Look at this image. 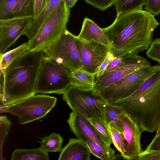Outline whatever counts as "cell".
<instances>
[{
  "mask_svg": "<svg viewBox=\"0 0 160 160\" xmlns=\"http://www.w3.org/2000/svg\"><path fill=\"white\" fill-rule=\"evenodd\" d=\"M160 24L154 15L140 9L117 15L112 24L102 29L115 58L148 49L152 42L153 32Z\"/></svg>",
  "mask_w": 160,
  "mask_h": 160,
  "instance_id": "cell-1",
  "label": "cell"
},
{
  "mask_svg": "<svg viewBox=\"0 0 160 160\" xmlns=\"http://www.w3.org/2000/svg\"><path fill=\"white\" fill-rule=\"evenodd\" d=\"M43 51H27L0 72L1 105L18 102L36 94Z\"/></svg>",
  "mask_w": 160,
  "mask_h": 160,
  "instance_id": "cell-2",
  "label": "cell"
},
{
  "mask_svg": "<svg viewBox=\"0 0 160 160\" xmlns=\"http://www.w3.org/2000/svg\"><path fill=\"white\" fill-rule=\"evenodd\" d=\"M133 93L111 104L121 106L137 122L142 132H153L160 125V64Z\"/></svg>",
  "mask_w": 160,
  "mask_h": 160,
  "instance_id": "cell-3",
  "label": "cell"
},
{
  "mask_svg": "<svg viewBox=\"0 0 160 160\" xmlns=\"http://www.w3.org/2000/svg\"><path fill=\"white\" fill-rule=\"evenodd\" d=\"M56 98L44 94H35L18 102L0 105L1 113H8L18 118L21 125L44 118L55 106Z\"/></svg>",
  "mask_w": 160,
  "mask_h": 160,
  "instance_id": "cell-4",
  "label": "cell"
},
{
  "mask_svg": "<svg viewBox=\"0 0 160 160\" xmlns=\"http://www.w3.org/2000/svg\"><path fill=\"white\" fill-rule=\"evenodd\" d=\"M71 72L45 56L37 81L35 93L62 94L71 85Z\"/></svg>",
  "mask_w": 160,
  "mask_h": 160,
  "instance_id": "cell-5",
  "label": "cell"
},
{
  "mask_svg": "<svg viewBox=\"0 0 160 160\" xmlns=\"http://www.w3.org/2000/svg\"><path fill=\"white\" fill-rule=\"evenodd\" d=\"M70 14V9L67 8L64 2H62L35 37L27 42L28 50L43 51L57 39L66 29Z\"/></svg>",
  "mask_w": 160,
  "mask_h": 160,
  "instance_id": "cell-6",
  "label": "cell"
},
{
  "mask_svg": "<svg viewBox=\"0 0 160 160\" xmlns=\"http://www.w3.org/2000/svg\"><path fill=\"white\" fill-rule=\"evenodd\" d=\"M153 67H142L112 84L94 92L105 102L111 103L131 95L152 74Z\"/></svg>",
  "mask_w": 160,
  "mask_h": 160,
  "instance_id": "cell-7",
  "label": "cell"
},
{
  "mask_svg": "<svg viewBox=\"0 0 160 160\" xmlns=\"http://www.w3.org/2000/svg\"><path fill=\"white\" fill-rule=\"evenodd\" d=\"M76 38L66 29L57 39L43 50L45 56L71 72L81 68Z\"/></svg>",
  "mask_w": 160,
  "mask_h": 160,
  "instance_id": "cell-8",
  "label": "cell"
},
{
  "mask_svg": "<svg viewBox=\"0 0 160 160\" xmlns=\"http://www.w3.org/2000/svg\"><path fill=\"white\" fill-rule=\"evenodd\" d=\"M62 98L72 111L88 119L89 112L98 110L104 117L106 102L94 93L92 89L71 85L62 94Z\"/></svg>",
  "mask_w": 160,
  "mask_h": 160,
  "instance_id": "cell-9",
  "label": "cell"
},
{
  "mask_svg": "<svg viewBox=\"0 0 160 160\" xmlns=\"http://www.w3.org/2000/svg\"><path fill=\"white\" fill-rule=\"evenodd\" d=\"M75 41L81 62V68L95 74L110 52L109 48L96 42H83L77 36Z\"/></svg>",
  "mask_w": 160,
  "mask_h": 160,
  "instance_id": "cell-10",
  "label": "cell"
},
{
  "mask_svg": "<svg viewBox=\"0 0 160 160\" xmlns=\"http://www.w3.org/2000/svg\"><path fill=\"white\" fill-rule=\"evenodd\" d=\"M33 19L32 16L0 19V55L15 43Z\"/></svg>",
  "mask_w": 160,
  "mask_h": 160,
  "instance_id": "cell-11",
  "label": "cell"
},
{
  "mask_svg": "<svg viewBox=\"0 0 160 160\" xmlns=\"http://www.w3.org/2000/svg\"><path fill=\"white\" fill-rule=\"evenodd\" d=\"M122 129L126 146L122 157L127 160H137L142 151L141 143L142 132L137 121L126 113L122 119Z\"/></svg>",
  "mask_w": 160,
  "mask_h": 160,
  "instance_id": "cell-12",
  "label": "cell"
},
{
  "mask_svg": "<svg viewBox=\"0 0 160 160\" xmlns=\"http://www.w3.org/2000/svg\"><path fill=\"white\" fill-rule=\"evenodd\" d=\"M67 122L72 132L84 143L91 138L104 148L111 147L102 141L88 120L77 112L72 111L69 114Z\"/></svg>",
  "mask_w": 160,
  "mask_h": 160,
  "instance_id": "cell-13",
  "label": "cell"
},
{
  "mask_svg": "<svg viewBox=\"0 0 160 160\" xmlns=\"http://www.w3.org/2000/svg\"><path fill=\"white\" fill-rule=\"evenodd\" d=\"M149 65H151L150 63L144 58L137 62L119 67L104 73L95 79L93 92L101 90L140 68Z\"/></svg>",
  "mask_w": 160,
  "mask_h": 160,
  "instance_id": "cell-14",
  "label": "cell"
},
{
  "mask_svg": "<svg viewBox=\"0 0 160 160\" xmlns=\"http://www.w3.org/2000/svg\"><path fill=\"white\" fill-rule=\"evenodd\" d=\"M33 5L34 0H1L0 19L33 17Z\"/></svg>",
  "mask_w": 160,
  "mask_h": 160,
  "instance_id": "cell-15",
  "label": "cell"
},
{
  "mask_svg": "<svg viewBox=\"0 0 160 160\" xmlns=\"http://www.w3.org/2000/svg\"><path fill=\"white\" fill-rule=\"evenodd\" d=\"M91 152L86 144L78 138H70L62 148L59 160H90Z\"/></svg>",
  "mask_w": 160,
  "mask_h": 160,
  "instance_id": "cell-16",
  "label": "cell"
},
{
  "mask_svg": "<svg viewBox=\"0 0 160 160\" xmlns=\"http://www.w3.org/2000/svg\"><path fill=\"white\" fill-rule=\"evenodd\" d=\"M77 37L83 42H96L110 48L109 41L102 28L88 18H84L81 31Z\"/></svg>",
  "mask_w": 160,
  "mask_h": 160,
  "instance_id": "cell-17",
  "label": "cell"
},
{
  "mask_svg": "<svg viewBox=\"0 0 160 160\" xmlns=\"http://www.w3.org/2000/svg\"><path fill=\"white\" fill-rule=\"evenodd\" d=\"M64 0H48L45 7L41 14L34 19L22 33L32 40L38 33L40 29L51 15Z\"/></svg>",
  "mask_w": 160,
  "mask_h": 160,
  "instance_id": "cell-18",
  "label": "cell"
},
{
  "mask_svg": "<svg viewBox=\"0 0 160 160\" xmlns=\"http://www.w3.org/2000/svg\"><path fill=\"white\" fill-rule=\"evenodd\" d=\"M89 118L88 119L98 135L107 146L113 143L108 125L104 117L97 109L89 112Z\"/></svg>",
  "mask_w": 160,
  "mask_h": 160,
  "instance_id": "cell-19",
  "label": "cell"
},
{
  "mask_svg": "<svg viewBox=\"0 0 160 160\" xmlns=\"http://www.w3.org/2000/svg\"><path fill=\"white\" fill-rule=\"evenodd\" d=\"M11 160H49L48 152L40 148L28 149H16Z\"/></svg>",
  "mask_w": 160,
  "mask_h": 160,
  "instance_id": "cell-20",
  "label": "cell"
},
{
  "mask_svg": "<svg viewBox=\"0 0 160 160\" xmlns=\"http://www.w3.org/2000/svg\"><path fill=\"white\" fill-rule=\"evenodd\" d=\"M95 74L88 72L81 68L71 72V85L88 89H93Z\"/></svg>",
  "mask_w": 160,
  "mask_h": 160,
  "instance_id": "cell-21",
  "label": "cell"
},
{
  "mask_svg": "<svg viewBox=\"0 0 160 160\" xmlns=\"http://www.w3.org/2000/svg\"><path fill=\"white\" fill-rule=\"evenodd\" d=\"M126 112L121 106L106 102L104 111V118L108 125L114 122L118 127L122 128V119Z\"/></svg>",
  "mask_w": 160,
  "mask_h": 160,
  "instance_id": "cell-22",
  "label": "cell"
},
{
  "mask_svg": "<svg viewBox=\"0 0 160 160\" xmlns=\"http://www.w3.org/2000/svg\"><path fill=\"white\" fill-rule=\"evenodd\" d=\"M38 142L41 149L47 152H61L62 148L63 138L59 133L53 132L48 136L40 138Z\"/></svg>",
  "mask_w": 160,
  "mask_h": 160,
  "instance_id": "cell-23",
  "label": "cell"
},
{
  "mask_svg": "<svg viewBox=\"0 0 160 160\" xmlns=\"http://www.w3.org/2000/svg\"><path fill=\"white\" fill-rule=\"evenodd\" d=\"M85 143L89 148L91 153L93 156L103 160H112L117 158L115 150L111 147L104 148L89 138Z\"/></svg>",
  "mask_w": 160,
  "mask_h": 160,
  "instance_id": "cell-24",
  "label": "cell"
},
{
  "mask_svg": "<svg viewBox=\"0 0 160 160\" xmlns=\"http://www.w3.org/2000/svg\"><path fill=\"white\" fill-rule=\"evenodd\" d=\"M27 42L0 55V72L3 73L11 63L22 54L28 50Z\"/></svg>",
  "mask_w": 160,
  "mask_h": 160,
  "instance_id": "cell-25",
  "label": "cell"
},
{
  "mask_svg": "<svg viewBox=\"0 0 160 160\" xmlns=\"http://www.w3.org/2000/svg\"><path fill=\"white\" fill-rule=\"evenodd\" d=\"M108 126L113 143L122 157L125 152L126 146L122 128L118 127L112 121L109 123Z\"/></svg>",
  "mask_w": 160,
  "mask_h": 160,
  "instance_id": "cell-26",
  "label": "cell"
},
{
  "mask_svg": "<svg viewBox=\"0 0 160 160\" xmlns=\"http://www.w3.org/2000/svg\"><path fill=\"white\" fill-rule=\"evenodd\" d=\"M146 0H117L114 4L117 15L142 9Z\"/></svg>",
  "mask_w": 160,
  "mask_h": 160,
  "instance_id": "cell-27",
  "label": "cell"
},
{
  "mask_svg": "<svg viewBox=\"0 0 160 160\" xmlns=\"http://www.w3.org/2000/svg\"><path fill=\"white\" fill-rule=\"evenodd\" d=\"M144 58L138 54H128L114 58L107 66L103 74L113 70L119 67L137 62Z\"/></svg>",
  "mask_w": 160,
  "mask_h": 160,
  "instance_id": "cell-28",
  "label": "cell"
},
{
  "mask_svg": "<svg viewBox=\"0 0 160 160\" xmlns=\"http://www.w3.org/2000/svg\"><path fill=\"white\" fill-rule=\"evenodd\" d=\"M147 57L160 64V38L154 39L146 52Z\"/></svg>",
  "mask_w": 160,
  "mask_h": 160,
  "instance_id": "cell-29",
  "label": "cell"
},
{
  "mask_svg": "<svg viewBox=\"0 0 160 160\" xmlns=\"http://www.w3.org/2000/svg\"><path fill=\"white\" fill-rule=\"evenodd\" d=\"M12 124L6 116H0V150L1 156L2 149L5 138L7 136L10 127Z\"/></svg>",
  "mask_w": 160,
  "mask_h": 160,
  "instance_id": "cell-30",
  "label": "cell"
},
{
  "mask_svg": "<svg viewBox=\"0 0 160 160\" xmlns=\"http://www.w3.org/2000/svg\"><path fill=\"white\" fill-rule=\"evenodd\" d=\"M87 3L100 10L104 11L115 4L117 0H84Z\"/></svg>",
  "mask_w": 160,
  "mask_h": 160,
  "instance_id": "cell-31",
  "label": "cell"
},
{
  "mask_svg": "<svg viewBox=\"0 0 160 160\" xmlns=\"http://www.w3.org/2000/svg\"><path fill=\"white\" fill-rule=\"evenodd\" d=\"M137 160H160V150L142 151Z\"/></svg>",
  "mask_w": 160,
  "mask_h": 160,
  "instance_id": "cell-32",
  "label": "cell"
},
{
  "mask_svg": "<svg viewBox=\"0 0 160 160\" xmlns=\"http://www.w3.org/2000/svg\"><path fill=\"white\" fill-rule=\"evenodd\" d=\"M144 9L154 16L160 13V0H146Z\"/></svg>",
  "mask_w": 160,
  "mask_h": 160,
  "instance_id": "cell-33",
  "label": "cell"
},
{
  "mask_svg": "<svg viewBox=\"0 0 160 160\" xmlns=\"http://www.w3.org/2000/svg\"><path fill=\"white\" fill-rule=\"evenodd\" d=\"M48 0H34L33 19L38 17L44 10Z\"/></svg>",
  "mask_w": 160,
  "mask_h": 160,
  "instance_id": "cell-34",
  "label": "cell"
},
{
  "mask_svg": "<svg viewBox=\"0 0 160 160\" xmlns=\"http://www.w3.org/2000/svg\"><path fill=\"white\" fill-rule=\"evenodd\" d=\"M115 58L110 51L104 60L99 67L98 69L95 74V79L102 75L105 69L110 62Z\"/></svg>",
  "mask_w": 160,
  "mask_h": 160,
  "instance_id": "cell-35",
  "label": "cell"
},
{
  "mask_svg": "<svg viewBox=\"0 0 160 160\" xmlns=\"http://www.w3.org/2000/svg\"><path fill=\"white\" fill-rule=\"evenodd\" d=\"M146 150H160V135L155 137L147 147Z\"/></svg>",
  "mask_w": 160,
  "mask_h": 160,
  "instance_id": "cell-36",
  "label": "cell"
},
{
  "mask_svg": "<svg viewBox=\"0 0 160 160\" xmlns=\"http://www.w3.org/2000/svg\"><path fill=\"white\" fill-rule=\"evenodd\" d=\"M78 0H64V2L67 8L70 9L75 4Z\"/></svg>",
  "mask_w": 160,
  "mask_h": 160,
  "instance_id": "cell-37",
  "label": "cell"
},
{
  "mask_svg": "<svg viewBox=\"0 0 160 160\" xmlns=\"http://www.w3.org/2000/svg\"><path fill=\"white\" fill-rule=\"evenodd\" d=\"M156 135L155 137H157L159 135H160V125H159L158 129L156 130Z\"/></svg>",
  "mask_w": 160,
  "mask_h": 160,
  "instance_id": "cell-38",
  "label": "cell"
}]
</instances>
